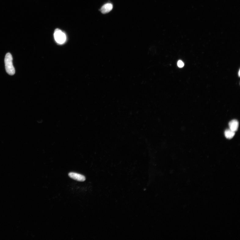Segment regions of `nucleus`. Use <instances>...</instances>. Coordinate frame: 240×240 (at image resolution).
I'll use <instances>...</instances> for the list:
<instances>
[{
  "label": "nucleus",
  "instance_id": "nucleus-6",
  "mask_svg": "<svg viewBox=\"0 0 240 240\" xmlns=\"http://www.w3.org/2000/svg\"><path fill=\"white\" fill-rule=\"evenodd\" d=\"M225 136L228 139H231L235 135V132L230 129H227L224 132Z\"/></svg>",
  "mask_w": 240,
  "mask_h": 240
},
{
  "label": "nucleus",
  "instance_id": "nucleus-3",
  "mask_svg": "<svg viewBox=\"0 0 240 240\" xmlns=\"http://www.w3.org/2000/svg\"><path fill=\"white\" fill-rule=\"evenodd\" d=\"M68 176L71 179L78 181H84L85 180V177L82 174L75 173H70Z\"/></svg>",
  "mask_w": 240,
  "mask_h": 240
},
{
  "label": "nucleus",
  "instance_id": "nucleus-5",
  "mask_svg": "<svg viewBox=\"0 0 240 240\" xmlns=\"http://www.w3.org/2000/svg\"><path fill=\"white\" fill-rule=\"evenodd\" d=\"M229 125L230 129L235 132L238 129L239 123L237 120H233L229 122Z\"/></svg>",
  "mask_w": 240,
  "mask_h": 240
},
{
  "label": "nucleus",
  "instance_id": "nucleus-1",
  "mask_svg": "<svg viewBox=\"0 0 240 240\" xmlns=\"http://www.w3.org/2000/svg\"><path fill=\"white\" fill-rule=\"evenodd\" d=\"M13 60L12 54L10 53H7L5 59V68L7 73L11 75H13L15 73V70L13 67Z\"/></svg>",
  "mask_w": 240,
  "mask_h": 240
},
{
  "label": "nucleus",
  "instance_id": "nucleus-2",
  "mask_svg": "<svg viewBox=\"0 0 240 240\" xmlns=\"http://www.w3.org/2000/svg\"><path fill=\"white\" fill-rule=\"evenodd\" d=\"M54 36L56 42L60 44H63L66 41V35L59 29H56Z\"/></svg>",
  "mask_w": 240,
  "mask_h": 240
},
{
  "label": "nucleus",
  "instance_id": "nucleus-8",
  "mask_svg": "<svg viewBox=\"0 0 240 240\" xmlns=\"http://www.w3.org/2000/svg\"><path fill=\"white\" fill-rule=\"evenodd\" d=\"M238 75H239V76H240V71H239V72H238Z\"/></svg>",
  "mask_w": 240,
  "mask_h": 240
},
{
  "label": "nucleus",
  "instance_id": "nucleus-4",
  "mask_svg": "<svg viewBox=\"0 0 240 240\" xmlns=\"http://www.w3.org/2000/svg\"><path fill=\"white\" fill-rule=\"evenodd\" d=\"M112 5L111 3H107L101 7L100 11L103 14L107 13L110 12L112 9Z\"/></svg>",
  "mask_w": 240,
  "mask_h": 240
},
{
  "label": "nucleus",
  "instance_id": "nucleus-7",
  "mask_svg": "<svg viewBox=\"0 0 240 240\" xmlns=\"http://www.w3.org/2000/svg\"><path fill=\"white\" fill-rule=\"evenodd\" d=\"M177 65L179 67L181 68L184 66V64L182 61L179 60L178 61Z\"/></svg>",
  "mask_w": 240,
  "mask_h": 240
}]
</instances>
